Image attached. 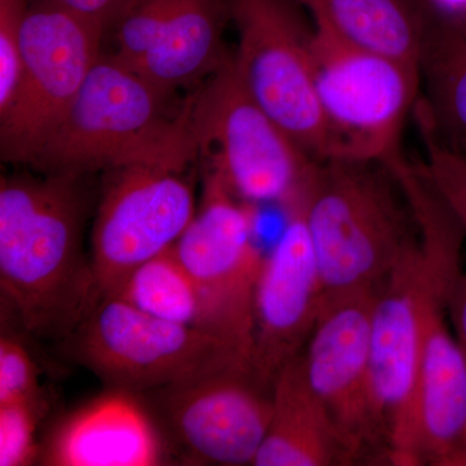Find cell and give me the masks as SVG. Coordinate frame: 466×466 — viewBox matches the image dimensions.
Masks as SVG:
<instances>
[{"label":"cell","instance_id":"obj_3","mask_svg":"<svg viewBox=\"0 0 466 466\" xmlns=\"http://www.w3.org/2000/svg\"><path fill=\"white\" fill-rule=\"evenodd\" d=\"M302 207L323 299L377 289L417 238L406 196L380 162L314 161Z\"/></svg>","mask_w":466,"mask_h":466},{"label":"cell","instance_id":"obj_12","mask_svg":"<svg viewBox=\"0 0 466 466\" xmlns=\"http://www.w3.org/2000/svg\"><path fill=\"white\" fill-rule=\"evenodd\" d=\"M377 289L329 297L303 349L306 379L361 460L388 461V441L370 370V321Z\"/></svg>","mask_w":466,"mask_h":466},{"label":"cell","instance_id":"obj_23","mask_svg":"<svg viewBox=\"0 0 466 466\" xmlns=\"http://www.w3.org/2000/svg\"><path fill=\"white\" fill-rule=\"evenodd\" d=\"M46 398L0 406V466H27L41 459L36 431Z\"/></svg>","mask_w":466,"mask_h":466},{"label":"cell","instance_id":"obj_27","mask_svg":"<svg viewBox=\"0 0 466 466\" xmlns=\"http://www.w3.org/2000/svg\"><path fill=\"white\" fill-rule=\"evenodd\" d=\"M450 319L453 332L466 359V280L456 288L450 300Z\"/></svg>","mask_w":466,"mask_h":466},{"label":"cell","instance_id":"obj_22","mask_svg":"<svg viewBox=\"0 0 466 466\" xmlns=\"http://www.w3.org/2000/svg\"><path fill=\"white\" fill-rule=\"evenodd\" d=\"M415 116L425 148L420 165L466 235V158L444 146L428 122L417 113Z\"/></svg>","mask_w":466,"mask_h":466},{"label":"cell","instance_id":"obj_25","mask_svg":"<svg viewBox=\"0 0 466 466\" xmlns=\"http://www.w3.org/2000/svg\"><path fill=\"white\" fill-rule=\"evenodd\" d=\"M43 397L38 368L23 342L11 334L0 339V406Z\"/></svg>","mask_w":466,"mask_h":466},{"label":"cell","instance_id":"obj_16","mask_svg":"<svg viewBox=\"0 0 466 466\" xmlns=\"http://www.w3.org/2000/svg\"><path fill=\"white\" fill-rule=\"evenodd\" d=\"M167 451L155 420L133 391L112 389L58 422L42 444L48 466H155Z\"/></svg>","mask_w":466,"mask_h":466},{"label":"cell","instance_id":"obj_21","mask_svg":"<svg viewBox=\"0 0 466 466\" xmlns=\"http://www.w3.org/2000/svg\"><path fill=\"white\" fill-rule=\"evenodd\" d=\"M110 296L119 297L153 317L198 328L223 339L200 289L177 258L174 247L137 267Z\"/></svg>","mask_w":466,"mask_h":466},{"label":"cell","instance_id":"obj_24","mask_svg":"<svg viewBox=\"0 0 466 466\" xmlns=\"http://www.w3.org/2000/svg\"><path fill=\"white\" fill-rule=\"evenodd\" d=\"M30 0H0V116L16 95L23 70L21 29Z\"/></svg>","mask_w":466,"mask_h":466},{"label":"cell","instance_id":"obj_2","mask_svg":"<svg viewBox=\"0 0 466 466\" xmlns=\"http://www.w3.org/2000/svg\"><path fill=\"white\" fill-rule=\"evenodd\" d=\"M78 177L0 182V289L27 332L66 339L99 302L82 249Z\"/></svg>","mask_w":466,"mask_h":466},{"label":"cell","instance_id":"obj_10","mask_svg":"<svg viewBox=\"0 0 466 466\" xmlns=\"http://www.w3.org/2000/svg\"><path fill=\"white\" fill-rule=\"evenodd\" d=\"M177 164H134L110 170L91 238L99 300L137 267L171 249L198 211L195 188Z\"/></svg>","mask_w":466,"mask_h":466},{"label":"cell","instance_id":"obj_20","mask_svg":"<svg viewBox=\"0 0 466 466\" xmlns=\"http://www.w3.org/2000/svg\"><path fill=\"white\" fill-rule=\"evenodd\" d=\"M416 112L444 146L466 158V14L431 20L422 51Z\"/></svg>","mask_w":466,"mask_h":466},{"label":"cell","instance_id":"obj_11","mask_svg":"<svg viewBox=\"0 0 466 466\" xmlns=\"http://www.w3.org/2000/svg\"><path fill=\"white\" fill-rule=\"evenodd\" d=\"M256 205L205 171L195 217L174 245L225 341L253 358L254 294L263 257L256 244Z\"/></svg>","mask_w":466,"mask_h":466},{"label":"cell","instance_id":"obj_13","mask_svg":"<svg viewBox=\"0 0 466 466\" xmlns=\"http://www.w3.org/2000/svg\"><path fill=\"white\" fill-rule=\"evenodd\" d=\"M155 392L187 459L198 464H254L271 420L272 390L251 370H216Z\"/></svg>","mask_w":466,"mask_h":466},{"label":"cell","instance_id":"obj_1","mask_svg":"<svg viewBox=\"0 0 466 466\" xmlns=\"http://www.w3.org/2000/svg\"><path fill=\"white\" fill-rule=\"evenodd\" d=\"M403 189L419 235L377 288L370 370L389 464L415 466L422 465L416 400L426 309L434 290L462 271L466 235L424 177H408Z\"/></svg>","mask_w":466,"mask_h":466},{"label":"cell","instance_id":"obj_5","mask_svg":"<svg viewBox=\"0 0 466 466\" xmlns=\"http://www.w3.org/2000/svg\"><path fill=\"white\" fill-rule=\"evenodd\" d=\"M188 116L205 171L241 200L284 207L305 186L314 159L250 96L232 55L208 76Z\"/></svg>","mask_w":466,"mask_h":466},{"label":"cell","instance_id":"obj_14","mask_svg":"<svg viewBox=\"0 0 466 466\" xmlns=\"http://www.w3.org/2000/svg\"><path fill=\"white\" fill-rule=\"evenodd\" d=\"M302 191L283 207L284 228L263 257L254 294L251 372L271 390L281 368L308 345L323 302L320 269L303 217Z\"/></svg>","mask_w":466,"mask_h":466},{"label":"cell","instance_id":"obj_19","mask_svg":"<svg viewBox=\"0 0 466 466\" xmlns=\"http://www.w3.org/2000/svg\"><path fill=\"white\" fill-rule=\"evenodd\" d=\"M315 27L352 47L419 67L431 18L412 0H299Z\"/></svg>","mask_w":466,"mask_h":466},{"label":"cell","instance_id":"obj_17","mask_svg":"<svg viewBox=\"0 0 466 466\" xmlns=\"http://www.w3.org/2000/svg\"><path fill=\"white\" fill-rule=\"evenodd\" d=\"M459 275L434 290L426 309L416 400L422 465L444 466L466 447V359L449 315Z\"/></svg>","mask_w":466,"mask_h":466},{"label":"cell","instance_id":"obj_29","mask_svg":"<svg viewBox=\"0 0 466 466\" xmlns=\"http://www.w3.org/2000/svg\"><path fill=\"white\" fill-rule=\"evenodd\" d=\"M444 466H466V447L453 455Z\"/></svg>","mask_w":466,"mask_h":466},{"label":"cell","instance_id":"obj_8","mask_svg":"<svg viewBox=\"0 0 466 466\" xmlns=\"http://www.w3.org/2000/svg\"><path fill=\"white\" fill-rule=\"evenodd\" d=\"M103 34L58 0H30L21 29L20 84L0 116L3 161L33 164L99 60Z\"/></svg>","mask_w":466,"mask_h":466},{"label":"cell","instance_id":"obj_26","mask_svg":"<svg viewBox=\"0 0 466 466\" xmlns=\"http://www.w3.org/2000/svg\"><path fill=\"white\" fill-rule=\"evenodd\" d=\"M79 16L87 18L103 29L116 25L140 0H58Z\"/></svg>","mask_w":466,"mask_h":466},{"label":"cell","instance_id":"obj_28","mask_svg":"<svg viewBox=\"0 0 466 466\" xmlns=\"http://www.w3.org/2000/svg\"><path fill=\"white\" fill-rule=\"evenodd\" d=\"M431 3L444 16H459L466 14V0H431Z\"/></svg>","mask_w":466,"mask_h":466},{"label":"cell","instance_id":"obj_6","mask_svg":"<svg viewBox=\"0 0 466 466\" xmlns=\"http://www.w3.org/2000/svg\"><path fill=\"white\" fill-rule=\"evenodd\" d=\"M66 341L76 361L119 390L155 391L216 370H251L223 339L153 317L116 296L101 299Z\"/></svg>","mask_w":466,"mask_h":466},{"label":"cell","instance_id":"obj_18","mask_svg":"<svg viewBox=\"0 0 466 466\" xmlns=\"http://www.w3.org/2000/svg\"><path fill=\"white\" fill-rule=\"evenodd\" d=\"M361 461L306 379L302 354L272 385V415L254 466H332Z\"/></svg>","mask_w":466,"mask_h":466},{"label":"cell","instance_id":"obj_4","mask_svg":"<svg viewBox=\"0 0 466 466\" xmlns=\"http://www.w3.org/2000/svg\"><path fill=\"white\" fill-rule=\"evenodd\" d=\"M168 96L116 56H100L30 167L75 177L134 164L191 167L198 149L188 106L168 118Z\"/></svg>","mask_w":466,"mask_h":466},{"label":"cell","instance_id":"obj_9","mask_svg":"<svg viewBox=\"0 0 466 466\" xmlns=\"http://www.w3.org/2000/svg\"><path fill=\"white\" fill-rule=\"evenodd\" d=\"M228 8L238 27L232 58L242 85L309 158H332L315 79L312 30L287 0H228Z\"/></svg>","mask_w":466,"mask_h":466},{"label":"cell","instance_id":"obj_7","mask_svg":"<svg viewBox=\"0 0 466 466\" xmlns=\"http://www.w3.org/2000/svg\"><path fill=\"white\" fill-rule=\"evenodd\" d=\"M311 48L330 159L386 164L400 155L404 122L420 100L419 67L352 47L318 27Z\"/></svg>","mask_w":466,"mask_h":466},{"label":"cell","instance_id":"obj_15","mask_svg":"<svg viewBox=\"0 0 466 466\" xmlns=\"http://www.w3.org/2000/svg\"><path fill=\"white\" fill-rule=\"evenodd\" d=\"M228 0H140L116 25V56L165 94L208 78L228 55Z\"/></svg>","mask_w":466,"mask_h":466}]
</instances>
